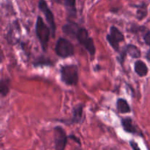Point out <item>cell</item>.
<instances>
[{"mask_svg":"<svg viewBox=\"0 0 150 150\" xmlns=\"http://www.w3.org/2000/svg\"><path fill=\"white\" fill-rule=\"evenodd\" d=\"M74 35L78 42L89 52V55L92 57H95L96 48H95L94 40L89 36L88 31L83 27H77Z\"/></svg>","mask_w":150,"mask_h":150,"instance_id":"obj_1","label":"cell"},{"mask_svg":"<svg viewBox=\"0 0 150 150\" xmlns=\"http://www.w3.org/2000/svg\"><path fill=\"white\" fill-rule=\"evenodd\" d=\"M35 32H36V35L39 40L41 47H42V51H46L47 48H48V42H49L51 30H50L49 27L45 24L41 16H38L37 18Z\"/></svg>","mask_w":150,"mask_h":150,"instance_id":"obj_2","label":"cell"},{"mask_svg":"<svg viewBox=\"0 0 150 150\" xmlns=\"http://www.w3.org/2000/svg\"><path fill=\"white\" fill-rule=\"evenodd\" d=\"M60 76L63 83L75 86L79 81V70L76 64H66L60 69Z\"/></svg>","mask_w":150,"mask_h":150,"instance_id":"obj_3","label":"cell"},{"mask_svg":"<svg viewBox=\"0 0 150 150\" xmlns=\"http://www.w3.org/2000/svg\"><path fill=\"white\" fill-rule=\"evenodd\" d=\"M55 51L57 56L61 58H67L74 55L75 48L70 40L64 38H60L56 43Z\"/></svg>","mask_w":150,"mask_h":150,"instance_id":"obj_4","label":"cell"},{"mask_svg":"<svg viewBox=\"0 0 150 150\" xmlns=\"http://www.w3.org/2000/svg\"><path fill=\"white\" fill-rule=\"evenodd\" d=\"M106 40L117 52H120V44L125 41V35L116 26L110 28V32L106 35Z\"/></svg>","mask_w":150,"mask_h":150,"instance_id":"obj_5","label":"cell"},{"mask_svg":"<svg viewBox=\"0 0 150 150\" xmlns=\"http://www.w3.org/2000/svg\"><path fill=\"white\" fill-rule=\"evenodd\" d=\"M38 8L43 13L44 16H45V19L47 21V23H48L50 28H51L53 38H54L55 37L57 26H56L55 19H54V16L53 14L52 11L49 8L48 4H47V2L45 0H40L39 3H38Z\"/></svg>","mask_w":150,"mask_h":150,"instance_id":"obj_6","label":"cell"},{"mask_svg":"<svg viewBox=\"0 0 150 150\" xmlns=\"http://www.w3.org/2000/svg\"><path fill=\"white\" fill-rule=\"evenodd\" d=\"M67 137L64 129L61 126L54 128V142L56 150H64L67 143Z\"/></svg>","mask_w":150,"mask_h":150,"instance_id":"obj_7","label":"cell"},{"mask_svg":"<svg viewBox=\"0 0 150 150\" xmlns=\"http://www.w3.org/2000/svg\"><path fill=\"white\" fill-rule=\"evenodd\" d=\"M83 104L76 105L73 110V117L68 121L69 125L81 123L83 120Z\"/></svg>","mask_w":150,"mask_h":150,"instance_id":"obj_8","label":"cell"},{"mask_svg":"<svg viewBox=\"0 0 150 150\" xmlns=\"http://www.w3.org/2000/svg\"><path fill=\"white\" fill-rule=\"evenodd\" d=\"M122 126L123 127V130L128 133L131 134H137L138 129L133 124V121L130 117H126V118L122 119Z\"/></svg>","mask_w":150,"mask_h":150,"instance_id":"obj_9","label":"cell"},{"mask_svg":"<svg viewBox=\"0 0 150 150\" xmlns=\"http://www.w3.org/2000/svg\"><path fill=\"white\" fill-rule=\"evenodd\" d=\"M58 4L64 6L67 10L70 15L76 16V0H54Z\"/></svg>","mask_w":150,"mask_h":150,"instance_id":"obj_10","label":"cell"},{"mask_svg":"<svg viewBox=\"0 0 150 150\" xmlns=\"http://www.w3.org/2000/svg\"><path fill=\"white\" fill-rule=\"evenodd\" d=\"M134 70L136 74L140 77H145L146 76H147L148 72H149L146 64H145L144 62L142 61V60H137L135 62Z\"/></svg>","mask_w":150,"mask_h":150,"instance_id":"obj_11","label":"cell"},{"mask_svg":"<svg viewBox=\"0 0 150 150\" xmlns=\"http://www.w3.org/2000/svg\"><path fill=\"white\" fill-rule=\"evenodd\" d=\"M117 111L120 114H127L131 111L130 105L124 98H119L117 101Z\"/></svg>","mask_w":150,"mask_h":150,"instance_id":"obj_12","label":"cell"},{"mask_svg":"<svg viewBox=\"0 0 150 150\" xmlns=\"http://www.w3.org/2000/svg\"><path fill=\"white\" fill-rule=\"evenodd\" d=\"M123 51L126 53V54H129L130 57L132 58L138 59L141 57V51L136 45H133V44H129L125 48L123 49Z\"/></svg>","mask_w":150,"mask_h":150,"instance_id":"obj_13","label":"cell"},{"mask_svg":"<svg viewBox=\"0 0 150 150\" xmlns=\"http://www.w3.org/2000/svg\"><path fill=\"white\" fill-rule=\"evenodd\" d=\"M137 7V11H136V18L138 20L142 21L147 16V6L146 4L143 3L142 4L136 6Z\"/></svg>","mask_w":150,"mask_h":150,"instance_id":"obj_14","label":"cell"},{"mask_svg":"<svg viewBox=\"0 0 150 150\" xmlns=\"http://www.w3.org/2000/svg\"><path fill=\"white\" fill-rule=\"evenodd\" d=\"M10 92V81L8 79H1L0 81V93L2 98L6 97Z\"/></svg>","mask_w":150,"mask_h":150,"instance_id":"obj_15","label":"cell"},{"mask_svg":"<svg viewBox=\"0 0 150 150\" xmlns=\"http://www.w3.org/2000/svg\"><path fill=\"white\" fill-rule=\"evenodd\" d=\"M143 39L144 41L145 42V43L146 45H149V49L148 51L147 54H146V58L147 59L148 61L150 62V31L149 30H146L145 31V33L143 35Z\"/></svg>","mask_w":150,"mask_h":150,"instance_id":"obj_16","label":"cell"},{"mask_svg":"<svg viewBox=\"0 0 150 150\" xmlns=\"http://www.w3.org/2000/svg\"><path fill=\"white\" fill-rule=\"evenodd\" d=\"M43 58L40 59L38 62L35 63V66H41V65H52V62L50 61H48V60H45V61H43Z\"/></svg>","mask_w":150,"mask_h":150,"instance_id":"obj_17","label":"cell"},{"mask_svg":"<svg viewBox=\"0 0 150 150\" xmlns=\"http://www.w3.org/2000/svg\"><path fill=\"white\" fill-rule=\"evenodd\" d=\"M130 145L133 150H141L139 144H138L136 142H134V141H130Z\"/></svg>","mask_w":150,"mask_h":150,"instance_id":"obj_18","label":"cell"},{"mask_svg":"<svg viewBox=\"0 0 150 150\" xmlns=\"http://www.w3.org/2000/svg\"><path fill=\"white\" fill-rule=\"evenodd\" d=\"M69 138H70V139H74L75 142H77L78 143L80 144V141H79V139H78L77 137H76V136H73V135H72V136H69Z\"/></svg>","mask_w":150,"mask_h":150,"instance_id":"obj_19","label":"cell"},{"mask_svg":"<svg viewBox=\"0 0 150 150\" xmlns=\"http://www.w3.org/2000/svg\"><path fill=\"white\" fill-rule=\"evenodd\" d=\"M75 150H82V149H79V148H76V149H75Z\"/></svg>","mask_w":150,"mask_h":150,"instance_id":"obj_20","label":"cell"}]
</instances>
